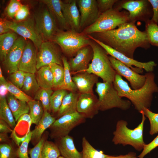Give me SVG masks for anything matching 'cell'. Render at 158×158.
Listing matches in <instances>:
<instances>
[{"mask_svg":"<svg viewBox=\"0 0 158 158\" xmlns=\"http://www.w3.org/2000/svg\"><path fill=\"white\" fill-rule=\"evenodd\" d=\"M95 33L97 40L133 59L137 48L146 49L150 46L145 31L140 30L133 23H125L116 29Z\"/></svg>","mask_w":158,"mask_h":158,"instance_id":"obj_1","label":"cell"},{"mask_svg":"<svg viewBox=\"0 0 158 158\" xmlns=\"http://www.w3.org/2000/svg\"><path fill=\"white\" fill-rule=\"evenodd\" d=\"M145 82L141 88L132 89L122 77L116 74L113 82L114 87L121 98L128 99L135 109L140 112L144 108L149 109L151 105L153 94L158 92V86L155 81V75L152 72L145 74Z\"/></svg>","mask_w":158,"mask_h":158,"instance_id":"obj_2","label":"cell"},{"mask_svg":"<svg viewBox=\"0 0 158 158\" xmlns=\"http://www.w3.org/2000/svg\"><path fill=\"white\" fill-rule=\"evenodd\" d=\"M140 113L142 115L141 122L134 129L127 127L128 123L126 121L121 120L117 122L112 139L115 145H130L138 151L143 150L146 144L143 140V131L146 117L142 110Z\"/></svg>","mask_w":158,"mask_h":158,"instance_id":"obj_3","label":"cell"},{"mask_svg":"<svg viewBox=\"0 0 158 158\" xmlns=\"http://www.w3.org/2000/svg\"><path fill=\"white\" fill-rule=\"evenodd\" d=\"M90 44L93 51L91 62L85 71L100 77L103 82L113 83L116 74L106 51L98 44Z\"/></svg>","mask_w":158,"mask_h":158,"instance_id":"obj_4","label":"cell"},{"mask_svg":"<svg viewBox=\"0 0 158 158\" xmlns=\"http://www.w3.org/2000/svg\"><path fill=\"white\" fill-rule=\"evenodd\" d=\"M95 91L98 96L99 111H105L114 108L126 110L130 107L131 102L122 99L114 88L113 83L98 82Z\"/></svg>","mask_w":158,"mask_h":158,"instance_id":"obj_5","label":"cell"},{"mask_svg":"<svg viewBox=\"0 0 158 158\" xmlns=\"http://www.w3.org/2000/svg\"><path fill=\"white\" fill-rule=\"evenodd\" d=\"M129 12L126 11H120L113 8L100 14L96 21L85 28L82 33L89 34L115 29L123 23L129 22Z\"/></svg>","mask_w":158,"mask_h":158,"instance_id":"obj_6","label":"cell"},{"mask_svg":"<svg viewBox=\"0 0 158 158\" xmlns=\"http://www.w3.org/2000/svg\"><path fill=\"white\" fill-rule=\"evenodd\" d=\"M90 39L82 33L71 30H60L52 41L59 45L66 54L72 56L81 48L90 45L92 42Z\"/></svg>","mask_w":158,"mask_h":158,"instance_id":"obj_7","label":"cell"},{"mask_svg":"<svg viewBox=\"0 0 158 158\" xmlns=\"http://www.w3.org/2000/svg\"><path fill=\"white\" fill-rule=\"evenodd\" d=\"M85 119L77 111L63 115L56 119L49 128L50 138L55 140L69 135L74 128L84 123Z\"/></svg>","mask_w":158,"mask_h":158,"instance_id":"obj_8","label":"cell"},{"mask_svg":"<svg viewBox=\"0 0 158 158\" xmlns=\"http://www.w3.org/2000/svg\"><path fill=\"white\" fill-rule=\"evenodd\" d=\"M116 8H123L128 11L129 22L137 21L146 23L153 16L152 6L148 0H128L121 1Z\"/></svg>","mask_w":158,"mask_h":158,"instance_id":"obj_9","label":"cell"},{"mask_svg":"<svg viewBox=\"0 0 158 158\" xmlns=\"http://www.w3.org/2000/svg\"><path fill=\"white\" fill-rule=\"evenodd\" d=\"M90 39L102 47L110 56L114 57L138 73H142L143 69L148 72H152L157 64L153 61L141 62L127 56L102 42L88 35Z\"/></svg>","mask_w":158,"mask_h":158,"instance_id":"obj_10","label":"cell"},{"mask_svg":"<svg viewBox=\"0 0 158 158\" xmlns=\"http://www.w3.org/2000/svg\"><path fill=\"white\" fill-rule=\"evenodd\" d=\"M34 17L36 27L44 41H52L60 30L55 19L47 7L36 13Z\"/></svg>","mask_w":158,"mask_h":158,"instance_id":"obj_11","label":"cell"},{"mask_svg":"<svg viewBox=\"0 0 158 158\" xmlns=\"http://www.w3.org/2000/svg\"><path fill=\"white\" fill-rule=\"evenodd\" d=\"M10 29L21 37L30 39L38 50L44 42L37 29L34 18H28L20 22L13 21Z\"/></svg>","mask_w":158,"mask_h":158,"instance_id":"obj_12","label":"cell"},{"mask_svg":"<svg viewBox=\"0 0 158 158\" xmlns=\"http://www.w3.org/2000/svg\"><path fill=\"white\" fill-rule=\"evenodd\" d=\"M55 43L52 41H44L37 53V69L55 63L62 66V58Z\"/></svg>","mask_w":158,"mask_h":158,"instance_id":"obj_13","label":"cell"},{"mask_svg":"<svg viewBox=\"0 0 158 158\" xmlns=\"http://www.w3.org/2000/svg\"><path fill=\"white\" fill-rule=\"evenodd\" d=\"M109 57L116 73L125 78L130 82L132 89H138L144 85L146 80L145 74L140 75L114 57L110 56Z\"/></svg>","mask_w":158,"mask_h":158,"instance_id":"obj_14","label":"cell"},{"mask_svg":"<svg viewBox=\"0 0 158 158\" xmlns=\"http://www.w3.org/2000/svg\"><path fill=\"white\" fill-rule=\"evenodd\" d=\"M27 42L22 37H18L7 54L3 65L8 73L10 74L19 70L20 63Z\"/></svg>","mask_w":158,"mask_h":158,"instance_id":"obj_15","label":"cell"},{"mask_svg":"<svg viewBox=\"0 0 158 158\" xmlns=\"http://www.w3.org/2000/svg\"><path fill=\"white\" fill-rule=\"evenodd\" d=\"M80 15V30L85 28L94 23L100 13L97 1L79 0L78 1Z\"/></svg>","mask_w":158,"mask_h":158,"instance_id":"obj_16","label":"cell"},{"mask_svg":"<svg viewBox=\"0 0 158 158\" xmlns=\"http://www.w3.org/2000/svg\"><path fill=\"white\" fill-rule=\"evenodd\" d=\"M99 111L98 99L93 93L80 94L77 106V111L83 117L92 118Z\"/></svg>","mask_w":158,"mask_h":158,"instance_id":"obj_17","label":"cell"},{"mask_svg":"<svg viewBox=\"0 0 158 158\" xmlns=\"http://www.w3.org/2000/svg\"><path fill=\"white\" fill-rule=\"evenodd\" d=\"M90 45L85 46L78 50L75 56L71 58L69 62L71 72H80L88 68L93 56V51Z\"/></svg>","mask_w":158,"mask_h":158,"instance_id":"obj_18","label":"cell"},{"mask_svg":"<svg viewBox=\"0 0 158 158\" xmlns=\"http://www.w3.org/2000/svg\"><path fill=\"white\" fill-rule=\"evenodd\" d=\"M33 44L28 42L24 48L20 63L19 70L35 74L36 71L37 51Z\"/></svg>","mask_w":158,"mask_h":158,"instance_id":"obj_19","label":"cell"},{"mask_svg":"<svg viewBox=\"0 0 158 158\" xmlns=\"http://www.w3.org/2000/svg\"><path fill=\"white\" fill-rule=\"evenodd\" d=\"M75 0L62 1V9L64 17L71 30L78 32L80 30V15Z\"/></svg>","mask_w":158,"mask_h":158,"instance_id":"obj_20","label":"cell"},{"mask_svg":"<svg viewBox=\"0 0 158 158\" xmlns=\"http://www.w3.org/2000/svg\"><path fill=\"white\" fill-rule=\"evenodd\" d=\"M98 77L84 71L72 77V79L80 94L93 93V87L98 82Z\"/></svg>","mask_w":158,"mask_h":158,"instance_id":"obj_21","label":"cell"},{"mask_svg":"<svg viewBox=\"0 0 158 158\" xmlns=\"http://www.w3.org/2000/svg\"><path fill=\"white\" fill-rule=\"evenodd\" d=\"M55 140L61 155L64 158H82V153L76 148L72 136L68 135Z\"/></svg>","mask_w":158,"mask_h":158,"instance_id":"obj_22","label":"cell"},{"mask_svg":"<svg viewBox=\"0 0 158 158\" xmlns=\"http://www.w3.org/2000/svg\"><path fill=\"white\" fill-rule=\"evenodd\" d=\"M47 111L44 110L43 116L38 123L32 132L31 142L35 146L40 140L44 131L49 128L56 120Z\"/></svg>","mask_w":158,"mask_h":158,"instance_id":"obj_23","label":"cell"},{"mask_svg":"<svg viewBox=\"0 0 158 158\" xmlns=\"http://www.w3.org/2000/svg\"><path fill=\"white\" fill-rule=\"evenodd\" d=\"M54 17L61 28L68 30L70 27L63 15L62 9V1L60 0H43L41 1Z\"/></svg>","mask_w":158,"mask_h":158,"instance_id":"obj_24","label":"cell"},{"mask_svg":"<svg viewBox=\"0 0 158 158\" xmlns=\"http://www.w3.org/2000/svg\"><path fill=\"white\" fill-rule=\"evenodd\" d=\"M6 99L16 122L22 115L29 112L28 102L17 99L10 93L7 95Z\"/></svg>","mask_w":158,"mask_h":158,"instance_id":"obj_25","label":"cell"},{"mask_svg":"<svg viewBox=\"0 0 158 158\" xmlns=\"http://www.w3.org/2000/svg\"><path fill=\"white\" fill-rule=\"evenodd\" d=\"M79 93L70 92L64 97L61 106L57 113V117L77 111V106Z\"/></svg>","mask_w":158,"mask_h":158,"instance_id":"obj_26","label":"cell"},{"mask_svg":"<svg viewBox=\"0 0 158 158\" xmlns=\"http://www.w3.org/2000/svg\"><path fill=\"white\" fill-rule=\"evenodd\" d=\"M37 71L36 78L40 88L52 89L53 87V77L49 66H43Z\"/></svg>","mask_w":158,"mask_h":158,"instance_id":"obj_27","label":"cell"},{"mask_svg":"<svg viewBox=\"0 0 158 158\" xmlns=\"http://www.w3.org/2000/svg\"><path fill=\"white\" fill-rule=\"evenodd\" d=\"M12 31L0 35V58L2 61L18 38L17 34Z\"/></svg>","mask_w":158,"mask_h":158,"instance_id":"obj_28","label":"cell"},{"mask_svg":"<svg viewBox=\"0 0 158 158\" xmlns=\"http://www.w3.org/2000/svg\"><path fill=\"white\" fill-rule=\"evenodd\" d=\"M62 61L64 70V78L62 83L57 89H61L69 91L70 92H76L78 90L71 76L69 62L65 57L62 58Z\"/></svg>","mask_w":158,"mask_h":158,"instance_id":"obj_29","label":"cell"},{"mask_svg":"<svg viewBox=\"0 0 158 158\" xmlns=\"http://www.w3.org/2000/svg\"><path fill=\"white\" fill-rule=\"evenodd\" d=\"M0 119L6 122L12 129L16 126V121L5 96H0Z\"/></svg>","mask_w":158,"mask_h":158,"instance_id":"obj_30","label":"cell"},{"mask_svg":"<svg viewBox=\"0 0 158 158\" xmlns=\"http://www.w3.org/2000/svg\"><path fill=\"white\" fill-rule=\"evenodd\" d=\"M28 104L32 124L37 125L43 115L44 109L40 101L34 99L28 102Z\"/></svg>","mask_w":158,"mask_h":158,"instance_id":"obj_31","label":"cell"},{"mask_svg":"<svg viewBox=\"0 0 158 158\" xmlns=\"http://www.w3.org/2000/svg\"><path fill=\"white\" fill-rule=\"evenodd\" d=\"M40 88L35 74L25 73L23 86L21 90L31 97L34 94L35 95Z\"/></svg>","mask_w":158,"mask_h":158,"instance_id":"obj_32","label":"cell"},{"mask_svg":"<svg viewBox=\"0 0 158 158\" xmlns=\"http://www.w3.org/2000/svg\"><path fill=\"white\" fill-rule=\"evenodd\" d=\"M82 158H104L109 156L95 149L84 137L82 140Z\"/></svg>","mask_w":158,"mask_h":158,"instance_id":"obj_33","label":"cell"},{"mask_svg":"<svg viewBox=\"0 0 158 158\" xmlns=\"http://www.w3.org/2000/svg\"><path fill=\"white\" fill-rule=\"evenodd\" d=\"M60 155L56 143L47 140L45 141L41 150L42 158H58Z\"/></svg>","mask_w":158,"mask_h":158,"instance_id":"obj_34","label":"cell"},{"mask_svg":"<svg viewBox=\"0 0 158 158\" xmlns=\"http://www.w3.org/2000/svg\"><path fill=\"white\" fill-rule=\"evenodd\" d=\"M145 32L151 45L158 47V25L151 19L145 23Z\"/></svg>","mask_w":158,"mask_h":158,"instance_id":"obj_35","label":"cell"},{"mask_svg":"<svg viewBox=\"0 0 158 158\" xmlns=\"http://www.w3.org/2000/svg\"><path fill=\"white\" fill-rule=\"evenodd\" d=\"M53 93L52 89L40 88L35 95L34 99L40 101L44 110L49 111L51 110L50 100Z\"/></svg>","mask_w":158,"mask_h":158,"instance_id":"obj_36","label":"cell"},{"mask_svg":"<svg viewBox=\"0 0 158 158\" xmlns=\"http://www.w3.org/2000/svg\"><path fill=\"white\" fill-rule=\"evenodd\" d=\"M67 90L57 89L52 94L50 100L51 110L54 113H57L65 96L68 93Z\"/></svg>","mask_w":158,"mask_h":158,"instance_id":"obj_37","label":"cell"},{"mask_svg":"<svg viewBox=\"0 0 158 158\" xmlns=\"http://www.w3.org/2000/svg\"><path fill=\"white\" fill-rule=\"evenodd\" d=\"M49 66L53 77V87L57 89L62 83L64 78V67L55 63L50 64Z\"/></svg>","mask_w":158,"mask_h":158,"instance_id":"obj_38","label":"cell"},{"mask_svg":"<svg viewBox=\"0 0 158 158\" xmlns=\"http://www.w3.org/2000/svg\"><path fill=\"white\" fill-rule=\"evenodd\" d=\"M4 85L10 94L19 100L28 102L33 99L31 97L28 95L8 80Z\"/></svg>","mask_w":158,"mask_h":158,"instance_id":"obj_39","label":"cell"},{"mask_svg":"<svg viewBox=\"0 0 158 158\" xmlns=\"http://www.w3.org/2000/svg\"><path fill=\"white\" fill-rule=\"evenodd\" d=\"M142 111L150 123V134L153 135L158 133V113L152 112L149 109L144 108Z\"/></svg>","mask_w":158,"mask_h":158,"instance_id":"obj_40","label":"cell"},{"mask_svg":"<svg viewBox=\"0 0 158 158\" xmlns=\"http://www.w3.org/2000/svg\"><path fill=\"white\" fill-rule=\"evenodd\" d=\"M17 150L11 143H1L0 145V158H19Z\"/></svg>","mask_w":158,"mask_h":158,"instance_id":"obj_41","label":"cell"},{"mask_svg":"<svg viewBox=\"0 0 158 158\" xmlns=\"http://www.w3.org/2000/svg\"><path fill=\"white\" fill-rule=\"evenodd\" d=\"M25 72L20 70L11 74L8 81L16 86L21 89L25 78Z\"/></svg>","mask_w":158,"mask_h":158,"instance_id":"obj_42","label":"cell"},{"mask_svg":"<svg viewBox=\"0 0 158 158\" xmlns=\"http://www.w3.org/2000/svg\"><path fill=\"white\" fill-rule=\"evenodd\" d=\"M32 132L30 131L25 139L23 141L17 150L19 158H30L28 155V145L31 141Z\"/></svg>","mask_w":158,"mask_h":158,"instance_id":"obj_43","label":"cell"},{"mask_svg":"<svg viewBox=\"0 0 158 158\" xmlns=\"http://www.w3.org/2000/svg\"><path fill=\"white\" fill-rule=\"evenodd\" d=\"M22 5L18 0H11L6 9L7 16L10 18H14Z\"/></svg>","mask_w":158,"mask_h":158,"instance_id":"obj_44","label":"cell"},{"mask_svg":"<svg viewBox=\"0 0 158 158\" xmlns=\"http://www.w3.org/2000/svg\"><path fill=\"white\" fill-rule=\"evenodd\" d=\"M45 138L42 136L40 141L28 152L30 158H42L41 150Z\"/></svg>","mask_w":158,"mask_h":158,"instance_id":"obj_45","label":"cell"},{"mask_svg":"<svg viewBox=\"0 0 158 158\" xmlns=\"http://www.w3.org/2000/svg\"><path fill=\"white\" fill-rule=\"evenodd\" d=\"M117 0H98L97 5L100 14L113 8V6Z\"/></svg>","mask_w":158,"mask_h":158,"instance_id":"obj_46","label":"cell"},{"mask_svg":"<svg viewBox=\"0 0 158 158\" xmlns=\"http://www.w3.org/2000/svg\"><path fill=\"white\" fill-rule=\"evenodd\" d=\"M158 146V135L151 142L145 144L142 152L138 157L139 158H143L146 155Z\"/></svg>","mask_w":158,"mask_h":158,"instance_id":"obj_47","label":"cell"},{"mask_svg":"<svg viewBox=\"0 0 158 158\" xmlns=\"http://www.w3.org/2000/svg\"><path fill=\"white\" fill-rule=\"evenodd\" d=\"M30 14L28 7L26 6L23 5L17 13L15 17V21L20 22L28 18Z\"/></svg>","mask_w":158,"mask_h":158,"instance_id":"obj_48","label":"cell"},{"mask_svg":"<svg viewBox=\"0 0 158 158\" xmlns=\"http://www.w3.org/2000/svg\"><path fill=\"white\" fill-rule=\"evenodd\" d=\"M12 22L4 18H0V35L12 31L10 27Z\"/></svg>","mask_w":158,"mask_h":158,"instance_id":"obj_49","label":"cell"},{"mask_svg":"<svg viewBox=\"0 0 158 158\" xmlns=\"http://www.w3.org/2000/svg\"><path fill=\"white\" fill-rule=\"evenodd\" d=\"M152 8L153 16L151 19L158 25V0H148Z\"/></svg>","mask_w":158,"mask_h":158,"instance_id":"obj_50","label":"cell"},{"mask_svg":"<svg viewBox=\"0 0 158 158\" xmlns=\"http://www.w3.org/2000/svg\"><path fill=\"white\" fill-rule=\"evenodd\" d=\"M12 129L5 121L0 119V133H12Z\"/></svg>","mask_w":158,"mask_h":158,"instance_id":"obj_51","label":"cell"},{"mask_svg":"<svg viewBox=\"0 0 158 158\" xmlns=\"http://www.w3.org/2000/svg\"><path fill=\"white\" fill-rule=\"evenodd\" d=\"M136 153L134 152H130L125 155H120L116 156L109 155L104 158H136Z\"/></svg>","mask_w":158,"mask_h":158,"instance_id":"obj_52","label":"cell"},{"mask_svg":"<svg viewBox=\"0 0 158 158\" xmlns=\"http://www.w3.org/2000/svg\"><path fill=\"white\" fill-rule=\"evenodd\" d=\"M9 138L8 135L7 133H0V141L2 143H8L9 141Z\"/></svg>","mask_w":158,"mask_h":158,"instance_id":"obj_53","label":"cell"},{"mask_svg":"<svg viewBox=\"0 0 158 158\" xmlns=\"http://www.w3.org/2000/svg\"><path fill=\"white\" fill-rule=\"evenodd\" d=\"M7 81L3 75L2 71L1 68L0 67V85H4L7 83Z\"/></svg>","mask_w":158,"mask_h":158,"instance_id":"obj_54","label":"cell"},{"mask_svg":"<svg viewBox=\"0 0 158 158\" xmlns=\"http://www.w3.org/2000/svg\"><path fill=\"white\" fill-rule=\"evenodd\" d=\"M58 158H64L62 156H59Z\"/></svg>","mask_w":158,"mask_h":158,"instance_id":"obj_55","label":"cell"}]
</instances>
